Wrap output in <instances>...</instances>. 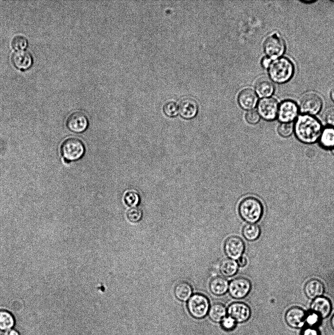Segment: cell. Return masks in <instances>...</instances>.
I'll return each instance as SVG.
<instances>
[{"mask_svg":"<svg viewBox=\"0 0 334 335\" xmlns=\"http://www.w3.org/2000/svg\"><path fill=\"white\" fill-rule=\"evenodd\" d=\"M294 128L297 138L305 143L315 142L320 137L322 132L319 121L309 114L300 115L295 122Z\"/></svg>","mask_w":334,"mask_h":335,"instance_id":"obj_1","label":"cell"},{"mask_svg":"<svg viewBox=\"0 0 334 335\" xmlns=\"http://www.w3.org/2000/svg\"><path fill=\"white\" fill-rule=\"evenodd\" d=\"M263 208L261 202L257 198L248 196L243 198L239 206L241 218L249 223L259 221L262 214Z\"/></svg>","mask_w":334,"mask_h":335,"instance_id":"obj_2","label":"cell"},{"mask_svg":"<svg viewBox=\"0 0 334 335\" xmlns=\"http://www.w3.org/2000/svg\"><path fill=\"white\" fill-rule=\"evenodd\" d=\"M268 73L271 79L279 83L288 81L294 73V66L287 58H277L271 62L268 67Z\"/></svg>","mask_w":334,"mask_h":335,"instance_id":"obj_3","label":"cell"},{"mask_svg":"<svg viewBox=\"0 0 334 335\" xmlns=\"http://www.w3.org/2000/svg\"><path fill=\"white\" fill-rule=\"evenodd\" d=\"M85 146L83 141L74 137L66 138L62 142L60 152L66 161H76L81 158L85 153Z\"/></svg>","mask_w":334,"mask_h":335,"instance_id":"obj_4","label":"cell"},{"mask_svg":"<svg viewBox=\"0 0 334 335\" xmlns=\"http://www.w3.org/2000/svg\"><path fill=\"white\" fill-rule=\"evenodd\" d=\"M187 308L190 313L194 318H203L207 315L210 309L209 300L203 294L195 293L189 299Z\"/></svg>","mask_w":334,"mask_h":335,"instance_id":"obj_5","label":"cell"},{"mask_svg":"<svg viewBox=\"0 0 334 335\" xmlns=\"http://www.w3.org/2000/svg\"><path fill=\"white\" fill-rule=\"evenodd\" d=\"M263 47L265 53L269 58L276 59L284 52L286 45L281 36L277 33H274L265 39Z\"/></svg>","mask_w":334,"mask_h":335,"instance_id":"obj_6","label":"cell"},{"mask_svg":"<svg viewBox=\"0 0 334 335\" xmlns=\"http://www.w3.org/2000/svg\"><path fill=\"white\" fill-rule=\"evenodd\" d=\"M66 127L71 131L81 133L88 128L89 121L86 114L77 110L71 113L66 120Z\"/></svg>","mask_w":334,"mask_h":335,"instance_id":"obj_7","label":"cell"},{"mask_svg":"<svg viewBox=\"0 0 334 335\" xmlns=\"http://www.w3.org/2000/svg\"><path fill=\"white\" fill-rule=\"evenodd\" d=\"M322 106L321 98L313 93L304 95L300 101V109L305 114L314 115L319 112Z\"/></svg>","mask_w":334,"mask_h":335,"instance_id":"obj_8","label":"cell"},{"mask_svg":"<svg viewBox=\"0 0 334 335\" xmlns=\"http://www.w3.org/2000/svg\"><path fill=\"white\" fill-rule=\"evenodd\" d=\"M251 283L247 278L240 277L232 280L229 284L230 295L235 299H242L246 296L251 289Z\"/></svg>","mask_w":334,"mask_h":335,"instance_id":"obj_9","label":"cell"},{"mask_svg":"<svg viewBox=\"0 0 334 335\" xmlns=\"http://www.w3.org/2000/svg\"><path fill=\"white\" fill-rule=\"evenodd\" d=\"M278 104L273 98L265 97L261 99L258 104V111L260 115L266 120H272L277 116Z\"/></svg>","mask_w":334,"mask_h":335,"instance_id":"obj_10","label":"cell"},{"mask_svg":"<svg viewBox=\"0 0 334 335\" xmlns=\"http://www.w3.org/2000/svg\"><path fill=\"white\" fill-rule=\"evenodd\" d=\"M224 249L226 255L233 259H238L240 258L245 249V244L243 240L237 236H231L225 241Z\"/></svg>","mask_w":334,"mask_h":335,"instance_id":"obj_11","label":"cell"},{"mask_svg":"<svg viewBox=\"0 0 334 335\" xmlns=\"http://www.w3.org/2000/svg\"><path fill=\"white\" fill-rule=\"evenodd\" d=\"M298 107L297 104L291 100L282 102L278 107L277 116L282 123H290L297 116Z\"/></svg>","mask_w":334,"mask_h":335,"instance_id":"obj_12","label":"cell"},{"mask_svg":"<svg viewBox=\"0 0 334 335\" xmlns=\"http://www.w3.org/2000/svg\"><path fill=\"white\" fill-rule=\"evenodd\" d=\"M227 312L229 316L238 323L245 322L251 315L249 307L242 302L232 303L228 308Z\"/></svg>","mask_w":334,"mask_h":335,"instance_id":"obj_13","label":"cell"},{"mask_svg":"<svg viewBox=\"0 0 334 335\" xmlns=\"http://www.w3.org/2000/svg\"><path fill=\"white\" fill-rule=\"evenodd\" d=\"M11 60L16 68L23 70L29 68L33 62L31 53L25 50L14 52L11 56Z\"/></svg>","mask_w":334,"mask_h":335,"instance_id":"obj_14","label":"cell"},{"mask_svg":"<svg viewBox=\"0 0 334 335\" xmlns=\"http://www.w3.org/2000/svg\"><path fill=\"white\" fill-rule=\"evenodd\" d=\"M178 108L179 112L182 117L186 119H191L196 115L198 106L194 99L191 98H185L180 101Z\"/></svg>","mask_w":334,"mask_h":335,"instance_id":"obj_15","label":"cell"},{"mask_svg":"<svg viewBox=\"0 0 334 335\" xmlns=\"http://www.w3.org/2000/svg\"><path fill=\"white\" fill-rule=\"evenodd\" d=\"M305 317V313L302 309L298 307H293L286 312L285 318L287 324L289 326L298 328L303 325Z\"/></svg>","mask_w":334,"mask_h":335,"instance_id":"obj_16","label":"cell"},{"mask_svg":"<svg viewBox=\"0 0 334 335\" xmlns=\"http://www.w3.org/2000/svg\"><path fill=\"white\" fill-rule=\"evenodd\" d=\"M258 98L255 91L251 88H245L239 93L238 101L240 106L244 109H251L256 104Z\"/></svg>","mask_w":334,"mask_h":335,"instance_id":"obj_17","label":"cell"},{"mask_svg":"<svg viewBox=\"0 0 334 335\" xmlns=\"http://www.w3.org/2000/svg\"><path fill=\"white\" fill-rule=\"evenodd\" d=\"M311 308L315 314L318 316L325 318L331 312L332 305L330 301L324 297H317L312 301Z\"/></svg>","mask_w":334,"mask_h":335,"instance_id":"obj_18","label":"cell"},{"mask_svg":"<svg viewBox=\"0 0 334 335\" xmlns=\"http://www.w3.org/2000/svg\"><path fill=\"white\" fill-rule=\"evenodd\" d=\"M304 291L306 296L310 299L320 297L324 293V286L323 283L317 279H311L306 283Z\"/></svg>","mask_w":334,"mask_h":335,"instance_id":"obj_19","label":"cell"},{"mask_svg":"<svg viewBox=\"0 0 334 335\" xmlns=\"http://www.w3.org/2000/svg\"><path fill=\"white\" fill-rule=\"evenodd\" d=\"M229 283L224 278L217 276L213 278L209 284L211 292L214 295L220 296L224 295L228 290Z\"/></svg>","mask_w":334,"mask_h":335,"instance_id":"obj_20","label":"cell"},{"mask_svg":"<svg viewBox=\"0 0 334 335\" xmlns=\"http://www.w3.org/2000/svg\"><path fill=\"white\" fill-rule=\"evenodd\" d=\"M256 90L261 97H269L274 91V86L272 81L266 77L259 78L255 85Z\"/></svg>","mask_w":334,"mask_h":335,"instance_id":"obj_21","label":"cell"},{"mask_svg":"<svg viewBox=\"0 0 334 335\" xmlns=\"http://www.w3.org/2000/svg\"><path fill=\"white\" fill-rule=\"evenodd\" d=\"M192 292L191 285L186 281H181L176 284L174 293L176 298L181 301H186L190 299Z\"/></svg>","mask_w":334,"mask_h":335,"instance_id":"obj_22","label":"cell"},{"mask_svg":"<svg viewBox=\"0 0 334 335\" xmlns=\"http://www.w3.org/2000/svg\"><path fill=\"white\" fill-rule=\"evenodd\" d=\"M238 266L235 260L230 258H226L221 261L219 271L223 276L230 277L236 274Z\"/></svg>","mask_w":334,"mask_h":335,"instance_id":"obj_23","label":"cell"},{"mask_svg":"<svg viewBox=\"0 0 334 335\" xmlns=\"http://www.w3.org/2000/svg\"><path fill=\"white\" fill-rule=\"evenodd\" d=\"M227 310L225 307L221 303L213 304L210 308L208 315L210 319L215 322H220L225 317Z\"/></svg>","mask_w":334,"mask_h":335,"instance_id":"obj_24","label":"cell"},{"mask_svg":"<svg viewBox=\"0 0 334 335\" xmlns=\"http://www.w3.org/2000/svg\"><path fill=\"white\" fill-rule=\"evenodd\" d=\"M14 316L9 311L0 309V331L5 332L11 329L15 325Z\"/></svg>","mask_w":334,"mask_h":335,"instance_id":"obj_25","label":"cell"},{"mask_svg":"<svg viewBox=\"0 0 334 335\" xmlns=\"http://www.w3.org/2000/svg\"><path fill=\"white\" fill-rule=\"evenodd\" d=\"M320 143L325 148L334 147V128L328 127L322 130L320 136Z\"/></svg>","mask_w":334,"mask_h":335,"instance_id":"obj_26","label":"cell"},{"mask_svg":"<svg viewBox=\"0 0 334 335\" xmlns=\"http://www.w3.org/2000/svg\"><path fill=\"white\" fill-rule=\"evenodd\" d=\"M261 233L260 227L254 223H248L242 229V234L248 241H254L258 238Z\"/></svg>","mask_w":334,"mask_h":335,"instance_id":"obj_27","label":"cell"},{"mask_svg":"<svg viewBox=\"0 0 334 335\" xmlns=\"http://www.w3.org/2000/svg\"><path fill=\"white\" fill-rule=\"evenodd\" d=\"M11 45L16 51L24 50L28 45V40L23 35H16L11 40Z\"/></svg>","mask_w":334,"mask_h":335,"instance_id":"obj_28","label":"cell"},{"mask_svg":"<svg viewBox=\"0 0 334 335\" xmlns=\"http://www.w3.org/2000/svg\"><path fill=\"white\" fill-rule=\"evenodd\" d=\"M123 200L126 205L135 206L140 202V196L137 192L129 190L124 194Z\"/></svg>","mask_w":334,"mask_h":335,"instance_id":"obj_29","label":"cell"},{"mask_svg":"<svg viewBox=\"0 0 334 335\" xmlns=\"http://www.w3.org/2000/svg\"><path fill=\"white\" fill-rule=\"evenodd\" d=\"M164 113L168 117L176 116L179 112L178 105L173 101L166 103L163 106Z\"/></svg>","mask_w":334,"mask_h":335,"instance_id":"obj_30","label":"cell"},{"mask_svg":"<svg viewBox=\"0 0 334 335\" xmlns=\"http://www.w3.org/2000/svg\"><path fill=\"white\" fill-rule=\"evenodd\" d=\"M142 215L143 212L142 210L136 206H133L130 208L126 213L128 219L133 223H137L140 221L142 218Z\"/></svg>","mask_w":334,"mask_h":335,"instance_id":"obj_31","label":"cell"},{"mask_svg":"<svg viewBox=\"0 0 334 335\" xmlns=\"http://www.w3.org/2000/svg\"><path fill=\"white\" fill-rule=\"evenodd\" d=\"M294 129L293 124L290 123H282L278 127V131L280 135L283 137L290 136Z\"/></svg>","mask_w":334,"mask_h":335,"instance_id":"obj_32","label":"cell"},{"mask_svg":"<svg viewBox=\"0 0 334 335\" xmlns=\"http://www.w3.org/2000/svg\"><path fill=\"white\" fill-rule=\"evenodd\" d=\"M222 327L226 331L233 330L236 325V321L231 317L228 316L225 317L221 321Z\"/></svg>","mask_w":334,"mask_h":335,"instance_id":"obj_33","label":"cell"},{"mask_svg":"<svg viewBox=\"0 0 334 335\" xmlns=\"http://www.w3.org/2000/svg\"><path fill=\"white\" fill-rule=\"evenodd\" d=\"M260 115L258 112L254 110L248 111L245 115L246 121L250 124H256L260 120Z\"/></svg>","mask_w":334,"mask_h":335,"instance_id":"obj_34","label":"cell"},{"mask_svg":"<svg viewBox=\"0 0 334 335\" xmlns=\"http://www.w3.org/2000/svg\"><path fill=\"white\" fill-rule=\"evenodd\" d=\"M326 122L331 126H334V108L329 109L325 113Z\"/></svg>","mask_w":334,"mask_h":335,"instance_id":"obj_35","label":"cell"},{"mask_svg":"<svg viewBox=\"0 0 334 335\" xmlns=\"http://www.w3.org/2000/svg\"><path fill=\"white\" fill-rule=\"evenodd\" d=\"M237 262L239 266L243 267L247 264V259L245 257L241 256L237 259Z\"/></svg>","mask_w":334,"mask_h":335,"instance_id":"obj_36","label":"cell"},{"mask_svg":"<svg viewBox=\"0 0 334 335\" xmlns=\"http://www.w3.org/2000/svg\"><path fill=\"white\" fill-rule=\"evenodd\" d=\"M271 63V60L269 57H264L262 60V64L264 68H268Z\"/></svg>","mask_w":334,"mask_h":335,"instance_id":"obj_37","label":"cell"},{"mask_svg":"<svg viewBox=\"0 0 334 335\" xmlns=\"http://www.w3.org/2000/svg\"><path fill=\"white\" fill-rule=\"evenodd\" d=\"M303 335H319L317 331L314 329L308 328L303 332Z\"/></svg>","mask_w":334,"mask_h":335,"instance_id":"obj_38","label":"cell"},{"mask_svg":"<svg viewBox=\"0 0 334 335\" xmlns=\"http://www.w3.org/2000/svg\"><path fill=\"white\" fill-rule=\"evenodd\" d=\"M2 335H20V334L17 330L12 328L4 332Z\"/></svg>","mask_w":334,"mask_h":335,"instance_id":"obj_39","label":"cell"},{"mask_svg":"<svg viewBox=\"0 0 334 335\" xmlns=\"http://www.w3.org/2000/svg\"><path fill=\"white\" fill-rule=\"evenodd\" d=\"M308 318V321L310 324H314L317 320V316L315 315V314L310 315Z\"/></svg>","mask_w":334,"mask_h":335,"instance_id":"obj_40","label":"cell"},{"mask_svg":"<svg viewBox=\"0 0 334 335\" xmlns=\"http://www.w3.org/2000/svg\"><path fill=\"white\" fill-rule=\"evenodd\" d=\"M330 95H331V99L334 102V86L333 87V88H332V89L331 90Z\"/></svg>","mask_w":334,"mask_h":335,"instance_id":"obj_41","label":"cell"},{"mask_svg":"<svg viewBox=\"0 0 334 335\" xmlns=\"http://www.w3.org/2000/svg\"><path fill=\"white\" fill-rule=\"evenodd\" d=\"M331 325L333 328L334 329V315H333L331 319Z\"/></svg>","mask_w":334,"mask_h":335,"instance_id":"obj_42","label":"cell"},{"mask_svg":"<svg viewBox=\"0 0 334 335\" xmlns=\"http://www.w3.org/2000/svg\"><path fill=\"white\" fill-rule=\"evenodd\" d=\"M332 152L333 154L334 155V147L332 149Z\"/></svg>","mask_w":334,"mask_h":335,"instance_id":"obj_43","label":"cell"}]
</instances>
